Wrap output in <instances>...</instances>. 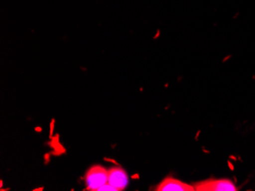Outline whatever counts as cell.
Returning <instances> with one entry per match:
<instances>
[{
  "instance_id": "obj_1",
  "label": "cell",
  "mask_w": 255,
  "mask_h": 191,
  "mask_svg": "<svg viewBox=\"0 0 255 191\" xmlns=\"http://www.w3.org/2000/svg\"><path fill=\"white\" fill-rule=\"evenodd\" d=\"M109 173L108 170L103 166L94 165L92 166L87 173L85 174V183H86V190H96L98 191L101 187L108 183Z\"/></svg>"
},
{
  "instance_id": "obj_2",
  "label": "cell",
  "mask_w": 255,
  "mask_h": 191,
  "mask_svg": "<svg viewBox=\"0 0 255 191\" xmlns=\"http://www.w3.org/2000/svg\"><path fill=\"white\" fill-rule=\"evenodd\" d=\"M196 191H236L237 186L229 179H208L194 185Z\"/></svg>"
},
{
  "instance_id": "obj_3",
  "label": "cell",
  "mask_w": 255,
  "mask_h": 191,
  "mask_svg": "<svg viewBox=\"0 0 255 191\" xmlns=\"http://www.w3.org/2000/svg\"><path fill=\"white\" fill-rule=\"evenodd\" d=\"M153 190L156 191H195L194 185H188L179 179L167 177L161 181Z\"/></svg>"
},
{
  "instance_id": "obj_4",
  "label": "cell",
  "mask_w": 255,
  "mask_h": 191,
  "mask_svg": "<svg viewBox=\"0 0 255 191\" xmlns=\"http://www.w3.org/2000/svg\"><path fill=\"white\" fill-rule=\"evenodd\" d=\"M108 173H109L108 183L113 186L116 190H124L128 186V174L122 167H111L110 170H108Z\"/></svg>"
}]
</instances>
